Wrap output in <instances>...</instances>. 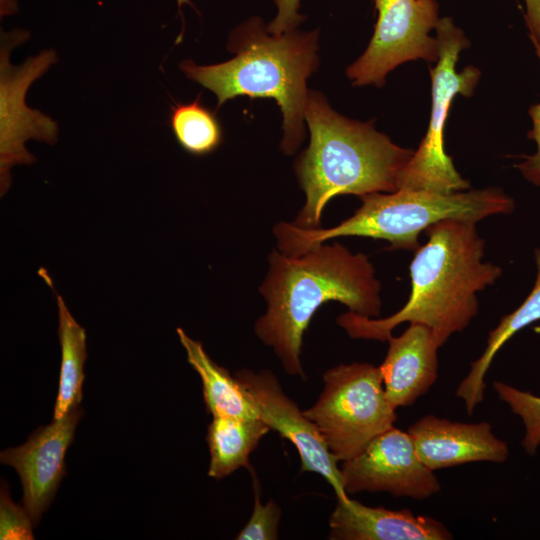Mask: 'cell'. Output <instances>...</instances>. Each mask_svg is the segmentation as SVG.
<instances>
[{"label": "cell", "instance_id": "3957f363", "mask_svg": "<svg viewBox=\"0 0 540 540\" xmlns=\"http://www.w3.org/2000/svg\"><path fill=\"white\" fill-rule=\"evenodd\" d=\"M305 121L310 144L298 158L295 170L306 202L294 225L319 228L323 209L337 195L361 197L398 190L413 150L396 145L371 123L338 114L318 92L309 91Z\"/></svg>", "mask_w": 540, "mask_h": 540}, {"label": "cell", "instance_id": "d6986e66", "mask_svg": "<svg viewBox=\"0 0 540 540\" xmlns=\"http://www.w3.org/2000/svg\"><path fill=\"white\" fill-rule=\"evenodd\" d=\"M271 428L261 418L213 417L208 426V476L222 479L240 467H250L249 456Z\"/></svg>", "mask_w": 540, "mask_h": 540}, {"label": "cell", "instance_id": "484cf974", "mask_svg": "<svg viewBox=\"0 0 540 540\" xmlns=\"http://www.w3.org/2000/svg\"><path fill=\"white\" fill-rule=\"evenodd\" d=\"M525 22L531 41L540 44V0H525Z\"/></svg>", "mask_w": 540, "mask_h": 540}, {"label": "cell", "instance_id": "9c48e42d", "mask_svg": "<svg viewBox=\"0 0 540 540\" xmlns=\"http://www.w3.org/2000/svg\"><path fill=\"white\" fill-rule=\"evenodd\" d=\"M378 13L374 33L365 52L347 69L353 85L385 83L398 65L438 59L436 28L439 6L435 0H373Z\"/></svg>", "mask_w": 540, "mask_h": 540}, {"label": "cell", "instance_id": "6da1fadb", "mask_svg": "<svg viewBox=\"0 0 540 540\" xmlns=\"http://www.w3.org/2000/svg\"><path fill=\"white\" fill-rule=\"evenodd\" d=\"M476 223L444 219L425 232L428 241L416 249L410 264L411 293L393 315L372 319L351 311L337 323L356 339L387 341L401 323L423 324L441 347L463 331L478 312L476 293L493 285L502 269L482 262L484 240Z\"/></svg>", "mask_w": 540, "mask_h": 540}, {"label": "cell", "instance_id": "7a4b0ae2", "mask_svg": "<svg viewBox=\"0 0 540 540\" xmlns=\"http://www.w3.org/2000/svg\"><path fill=\"white\" fill-rule=\"evenodd\" d=\"M374 272L366 255L352 254L338 242L297 256L273 251L260 287L267 311L255 323L256 335L289 375L303 378V335L322 304L337 301L357 315L379 316L381 286Z\"/></svg>", "mask_w": 540, "mask_h": 540}, {"label": "cell", "instance_id": "5bb4252c", "mask_svg": "<svg viewBox=\"0 0 540 540\" xmlns=\"http://www.w3.org/2000/svg\"><path fill=\"white\" fill-rule=\"evenodd\" d=\"M329 519L333 540H450L452 533L440 521L408 509L370 507L349 497L337 499Z\"/></svg>", "mask_w": 540, "mask_h": 540}, {"label": "cell", "instance_id": "8992f818", "mask_svg": "<svg viewBox=\"0 0 540 540\" xmlns=\"http://www.w3.org/2000/svg\"><path fill=\"white\" fill-rule=\"evenodd\" d=\"M323 390L303 410L338 461L360 454L377 435L393 427L396 413L385 393L379 367L340 364L323 375Z\"/></svg>", "mask_w": 540, "mask_h": 540}, {"label": "cell", "instance_id": "d4e9b609", "mask_svg": "<svg viewBox=\"0 0 540 540\" xmlns=\"http://www.w3.org/2000/svg\"><path fill=\"white\" fill-rule=\"evenodd\" d=\"M274 2L277 14L268 24V32L279 35L296 30L304 20V17L299 13L300 0H274Z\"/></svg>", "mask_w": 540, "mask_h": 540}, {"label": "cell", "instance_id": "7402d4cb", "mask_svg": "<svg viewBox=\"0 0 540 540\" xmlns=\"http://www.w3.org/2000/svg\"><path fill=\"white\" fill-rule=\"evenodd\" d=\"M254 508L247 524L239 532L238 540H276L281 517L280 507L273 501L262 504L257 478L254 477Z\"/></svg>", "mask_w": 540, "mask_h": 540}, {"label": "cell", "instance_id": "cb8c5ba5", "mask_svg": "<svg viewBox=\"0 0 540 540\" xmlns=\"http://www.w3.org/2000/svg\"><path fill=\"white\" fill-rule=\"evenodd\" d=\"M531 42L540 62V44ZM528 113L532 120V128L527 136L535 142L537 150L533 155L526 156L517 168L527 181L540 188V102L530 106Z\"/></svg>", "mask_w": 540, "mask_h": 540}, {"label": "cell", "instance_id": "8fae6325", "mask_svg": "<svg viewBox=\"0 0 540 540\" xmlns=\"http://www.w3.org/2000/svg\"><path fill=\"white\" fill-rule=\"evenodd\" d=\"M235 377L252 397L260 418L271 430L289 440L297 449L302 472L320 474L333 487L337 499L348 497L338 460L328 449L316 425L282 390L276 376L268 370L241 369Z\"/></svg>", "mask_w": 540, "mask_h": 540}, {"label": "cell", "instance_id": "30bf717a", "mask_svg": "<svg viewBox=\"0 0 540 540\" xmlns=\"http://www.w3.org/2000/svg\"><path fill=\"white\" fill-rule=\"evenodd\" d=\"M347 494L385 491L394 497L427 499L441 484L419 458L411 435L394 426L373 438L340 468Z\"/></svg>", "mask_w": 540, "mask_h": 540}, {"label": "cell", "instance_id": "ba28073f", "mask_svg": "<svg viewBox=\"0 0 540 540\" xmlns=\"http://www.w3.org/2000/svg\"><path fill=\"white\" fill-rule=\"evenodd\" d=\"M29 39V33L15 29L1 32L0 52V189L5 194L11 185L10 170L16 165H29L35 157L25 147L34 139L48 144L57 141L58 124L51 117L29 108L25 103L31 84L57 62L54 50H44L27 58L21 65H12V49Z\"/></svg>", "mask_w": 540, "mask_h": 540}, {"label": "cell", "instance_id": "e0dca14e", "mask_svg": "<svg viewBox=\"0 0 540 540\" xmlns=\"http://www.w3.org/2000/svg\"><path fill=\"white\" fill-rule=\"evenodd\" d=\"M537 267L536 280L532 291L513 312L501 318L497 327L490 331L482 355L471 363V368L456 390L466 411L472 415L477 405L484 400L485 376L499 349L517 332L540 320V248L535 249Z\"/></svg>", "mask_w": 540, "mask_h": 540}, {"label": "cell", "instance_id": "603a6c76", "mask_svg": "<svg viewBox=\"0 0 540 540\" xmlns=\"http://www.w3.org/2000/svg\"><path fill=\"white\" fill-rule=\"evenodd\" d=\"M33 522L22 506L9 497L6 487L1 488L0 497V539H34Z\"/></svg>", "mask_w": 540, "mask_h": 540}, {"label": "cell", "instance_id": "9a60e30c", "mask_svg": "<svg viewBox=\"0 0 540 540\" xmlns=\"http://www.w3.org/2000/svg\"><path fill=\"white\" fill-rule=\"evenodd\" d=\"M387 341L388 351L379 366L386 396L394 409L411 406L438 377L439 345L432 331L417 323Z\"/></svg>", "mask_w": 540, "mask_h": 540}, {"label": "cell", "instance_id": "7c38bea8", "mask_svg": "<svg viewBox=\"0 0 540 540\" xmlns=\"http://www.w3.org/2000/svg\"><path fill=\"white\" fill-rule=\"evenodd\" d=\"M82 415L83 409L76 405L63 417L40 426L21 446L0 453L1 462L12 466L20 476L22 504L33 526L51 504L66 474L65 453Z\"/></svg>", "mask_w": 540, "mask_h": 540}, {"label": "cell", "instance_id": "4316f807", "mask_svg": "<svg viewBox=\"0 0 540 540\" xmlns=\"http://www.w3.org/2000/svg\"><path fill=\"white\" fill-rule=\"evenodd\" d=\"M177 4H178L179 9H181L183 4L191 5V1L190 0H177Z\"/></svg>", "mask_w": 540, "mask_h": 540}, {"label": "cell", "instance_id": "2e32d148", "mask_svg": "<svg viewBox=\"0 0 540 540\" xmlns=\"http://www.w3.org/2000/svg\"><path fill=\"white\" fill-rule=\"evenodd\" d=\"M176 332L188 363L201 378L207 412L213 417L260 418L252 397L238 379L214 362L200 341L190 338L182 328H177Z\"/></svg>", "mask_w": 540, "mask_h": 540}, {"label": "cell", "instance_id": "ac0fdd59", "mask_svg": "<svg viewBox=\"0 0 540 540\" xmlns=\"http://www.w3.org/2000/svg\"><path fill=\"white\" fill-rule=\"evenodd\" d=\"M38 273L53 290L58 307L61 366L53 419H59L74 406L79 405L82 400L84 364L87 358L86 332L74 319L62 296L54 289L52 279L46 269L40 268Z\"/></svg>", "mask_w": 540, "mask_h": 540}, {"label": "cell", "instance_id": "ffe728a7", "mask_svg": "<svg viewBox=\"0 0 540 540\" xmlns=\"http://www.w3.org/2000/svg\"><path fill=\"white\" fill-rule=\"evenodd\" d=\"M169 124L178 144L192 155L212 153L223 140V131L217 116L201 103L200 96L190 103L173 105Z\"/></svg>", "mask_w": 540, "mask_h": 540}, {"label": "cell", "instance_id": "4fadbf2b", "mask_svg": "<svg viewBox=\"0 0 540 540\" xmlns=\"http://www.w3.org/2000/svg\"><path fill=\"white\" fill-rule=\"evenodd\" d=\"M416 452L431 470L471 462L503 463L509 457L506 441L496 437L488 422H454L426 415L408 429Z\"/></svg>", "mask_w": 540, "mask_h": 540}, {"label": "cell", "instance_id": "5b68a950", "mask_svg": "<svg viewBox=\"0 0 540 540\" xmlns=\"http://www.w3.org/2000/svg\"><path fill=\"white\" fill-rule=\"evenodd\" d=\"M360 198L361 207L332 228L304 229L293 223H278L274 234L279 251L297 256L340 236L383 239L393 249L416 250L420 232L441 220L477 223L492 215L510 214L515 208L514 200L498 187L452 193L400 189Z\"/></svg>", "mask_w": 540, "mask_h": 540}, {"label": "cell", "instance_id": "44dd1931", "mask_svg": "<svg viewBox=\"0 0 540 540\" xmlns=\"http://www.w3.org/2000/svg\"><path fill=\"white\" fill-rule=\"evenodd\" d=\"M492 386L499 399L522 420L525 433L521 445L534 455L540 446V397L501 381H494Z\"/></svg>", "mask_w": 540, "mask_h": 540}, {"label": "cell", "instance_id": "52a82bcc", "mask_svg": "<svg viewBox=\"0 0 540 540\" xmlns=\"http://www.w3.org/2000/svg\"><path fill=\"white\" fill-rule=\"evenodd\" d=\"M438 59L430 69L432 107L428 129L418 149L401 174L398 190H423L452 193L470 189L444 149V129L451 103L456 95L469 97L480 78V70L466 66L456 71L462 50L470 42L450 17L440 18L436 28Z\"/></svg>", "mask_w": 540, "mask_h": 540}, {"label": "cell", "instance_id": "277c9868", "mask_svg": "<svg viewBox=\"0 0 540 540\" xmlns=\"http://www.w3.org/2000/svg\"><path fill=\"white\" fill-rule=\"evenodd\" d=\"M228 49L236 53L228 61L200 66L184 60L180 69L217 96V108L243 95L274 99L283 114L281 148L293 154L305 137L306 80L318 65V31L271 34L252 17L233 30Z\"/></svg>", "mask_w": 540, "mask_h": 540}]
</instances>
